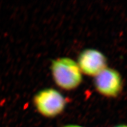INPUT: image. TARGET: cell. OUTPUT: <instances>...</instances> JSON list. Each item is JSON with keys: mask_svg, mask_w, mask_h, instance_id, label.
<instances>
[{"mask_svg": "<svg viewBox=\"0 0 127 127\" xmlns=\"http://www.w3.org/2000/svg\"><path fill=\"white\" fill-rule=\"evenodd\" d=\"M114 127H127V124H118Z\"/></svg>", "mask_w": 127, "mask_h": 127, "instance_id": "obj_6", "label": "cell"}, {"mask_svg": "<svg viewBox=\"0 0 127 127\" xmlns=\"http://www.w3.org/2000/svg\"><path fill=\"white\" fill-rule=\"evenodd\" d=\"M61 127H85L81 126V125H78V124H66V125H63V126H62Z\"/></svg>", "mask_w": 127, "mask_h": 127, "instance_id": "obj_5", "label": "cell"}, {"mask_svg": "<svg viewBox=\"0 0 127 127\" xmlns=\"http://www.w3.org/2000/svg\"><path fill=\"white\" fill-rule=\"evenodd\" d=\"M94 78L95 90L104 97L117 98L123 92V77L120 72L114 68L107 66Z\"/></svg>", "mask_w": 127, "mask_h": 127, "instance_id": "obj_3", "label": "cell"}, {"mask_svg": "<svg viewBox=\"0 0 127 127\" xmlns=\"http://www.w3.org/2000/svg\"><path fill=\"white\" fill-rule=\"evenodd\" d=\"M50 69L55 84L64 90H75L82 83V73L72 58L60 57L52 60Z\"/></svg>", "mask_w": 127, "mask_h": 127, "instance_id": "obj_1", "label": "cell"}, {"mask_svg": "<svg viewBox=\"0 0 127 127\" xmlns=\"http://www.w3.org/2000/svg\"><path fill=\"white\" fill-rule=\"evenodd\" d=\"M77 63L82 74L93 77L107 67L105 55L94 48L82 51L78 56Z\"/></svg>", "mask_w": 127, "mask_h": 127, "instance_id": "obj_4", "label": "cell"}, {"mask_svg": "<svg viewBox=\"0 0 127 127\" xmlns=\"http://www.w3.org/2000/svg\"><path fill=\"white\" fill-rule=\"evenodd\" d=\"M33 104L42 117L53 118L63 113L67 100L59 91L54 88H44L37 92L33 98Z\"/></svg>", "mask_w": 127, "mask_h": 127, "instance_id": "obj_2", "label": "cell"}]
</instances>
